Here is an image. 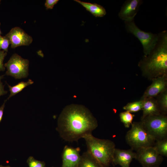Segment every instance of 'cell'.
Here are the masks:
<instances>
[{
    "mask_svg": "<svg viewBox=\"0 0 167 167\" xmlns=\"http://www.w3.org/2000/svg\"><path fill=\"white\" fill-rule=\"evenodd\" d=\"M136 156V152L132 149L123 150L116 148L112 164L113 165H118L122 167H130L131 162Z\"/></svg>",
    "mask_w": 167,
    "mask_h": 167,
    "instance_id": "cell-13",
    "label": "cell"
},
{
    "mask_svg": "<svg viewBox=\"0 0 167 167\" xmlns=\"http://www.w3.org/2000/svg\"><path fill=\"white\" fill-rule=\"evenodd\" d=\"M77 167H103L87 151L81 156L80 161Z\"/></svg>",
    "mask_w": 167,
    "mask_h": 167,
    "instance_id": "cell-16",
    "label": "cell"
},
{
    "mask_svg": "<svg viewBox=\"0 0 167 167\" xmlns=\"http://www.w3.org/2000/svg\"><path fill=\"white\" fill-rule=\"evenodd\" d=\"M87 151L103 167H108L112 164L115 150L114 143L108 139H100L92 133L85 135Z\"/></svg>",
    "mask_w": 167,
    "mask_h": 167,
    "instance_id": "cell-3",
    "label": "cell"
},
{
    "mask_svg": "<svg viewBox=\"0 0 167 167\" xmlns=\"http://www.w3.org/2000/svg\"><path fill=\"white\" fill-rule=\"evenodd\" d=\"M135 159L143 167L159 166L163 161L162 156L158 153L154 146L137 151Z\"/></svg>",
    "mask_w": 167,
    "mask_h": 167,
    "instance_id": "cell-8",
    "label": "cell"
},
{
    "mask_svg": "<svg viewBox=\"0 0 167 167\" xmlns=\"http://www.w3.org/2000/svg\"><path fill=\"white\" fill-rule=\"evenodd\" d=\"M127 132L126 141L133 150L154 146L156 140L143 126L141 121L134 122Z\"/></svg>",
    "mask_w": 167,
    "mask_h": 167,
    "instance_id": "cell-4",
    "label": "cell"
},
{
    "mask_svg": "<svg viewBox=\"0 0 167 167\" xmlns=\"http://www.w3.org/2000/svg\"><path fill=\"white\" fill-rule=\"evenodd\" d=\"M157 96L156 100L161 114L166 115L167 113V90Z\"/></svg>",
    "mask_w": 167,
    "mask_h": 167,
    "instance_id": "cell-18",
    "label": "cell"
},
{
    "mask_svg": "<svg viewBox=\"0 0 167 167\" xmlns=\"http://www.w3.org/2000/svg\"><path fill=\"white\" fill-rule=\"evenodd\" d=\"M11 44L9 39L6 36H0V50L7 52L8 51V48Z\"/></svg>",
    "mask_w": 167,
    "mask_h": 167,
    "instance_id": "cell-23",
    "label": "cell"
},
{
    "mask_svg": "<svg viewBox=\"0 0 167 167\" xmlns=\"http://www.w3.org/2000/svg\"><path fill=\"white\" fill-rule=\"evenodd\" d=\"M159 167V166H156V167Z\"/></svg>",
    "mask_w": 167,
    "mask_h": 167,
    "instance_id": "cell-31",
    "label": "cell"
},
{
    "mask_svg": "<svg viewBox=\"0 0 167 167\" xmlns=\"http://www.w3.org/2000/svg\"><path fill=\"white\" fill-rule=\"evenodd\" d=\"M135 115L127 111L121 112L119 114L121 121L126 128H129L132 123Z\"/></svg>",
    "mask_w": 167,
    "mask_h": 167,
    "instance_id": "cell-21",
    "label": "cell"
},
{
    "mask_svg": "<svg viewBox=\"0 0 167 167\" xmlns=\"http://www.w3.org/2000/svg\"><path fill=\"white\" fill-rule=\"evenodd\" d=\"M5 36L9 39L11 47L13 49L21 46L29 45L33 41L32 36L19 27L12 28Z\"/></svg>",
    "mask_w": 167,
    "mask_h": 167,
    "instance_id": "cell-9",
    "label": "cell"
},
{
    "mask_svg": "<svg viewBox=\"0 0 167 167\" xmlns=\"http://www.w3.org/2000/svg\"><path fill=\"white\" fill-rule=\"evenodd\" d=\"M155 46L138 63L144 76L150 79L167 75V32L158 34Z\"/></svg>",
    "mask_w": 167,
    "mask_h": 167,
    "instance_id": "cell-2",
    "label": "cell"
},
{
    "mask_svg": "<svg viewBox=\"0 0 167 167\" xmlns=\"http://www.w3.org/2000/svg\"><path fill=\"white\" fill-rule=\"evenodd\" d=\"M29 60L17 54H13L4 65L7 68L6 75L15 79L26 78L28 75Z\"/></svg>",
    "mask_w": 167,
    "mask_h": 167,
    "instance_id": "cell-7",
    "label": "cell"
},
{
    "mask_svg": "<svg viewBox=\"0 0 167 167\" xmlns=\"http://www.w3.org/2000/svg\"><path fill=\"white\" fill-rule=\"evenodd\" d=\"M6 101V100H5L2 105L0 107V122L2 120V118L3 115L4 109L5 106V104Z\"/></svg>",
    "mask_w": 167,
    "mask_h": 167,
    "instance_id": "cell-27",
    "label": "cell"
},
{
    "mask_svg": "<svg viewBox=\"0 0 167 167\" xmlns=\"http://www.w3.org/2000/svg\"><path fill=\"white\" fill-rule=\"evenodd\" d=\"M4 76V75H0V96L6 94L7 92V91L4 90V86L1 81Z\"/></svg>",
    "mask_w": 167,
    "mask_h": 167,
    "instance_id": "cell-26",
    "label": "cell"
},
{
    "mask_svg": "<svg viewBox=\"0 0 167 167\" xmlns=\"http://www.w3.org/2000/svg\"><path fill=\"white\" fill-rule=\"evenodd\" d=\"M0 25H1V23H0ZM1 33H1V32L0 28V36H1V34H2Z\"/></svg>",
    "mask_w": 167,
    "mask_h": 167,
    "instance_id": "cell-28",
    "label": "cell"
},
{
    "mask_svg": "<svg viewBox=\"0 0 167 167\" xmlns=\"http://www.w3.org/2000/svg\"><path fill=\"white\" fill-rule=\"evenodd\" d=\"M27 163L29 167H45L44 162L37 160L32 156L28 157Z\"/></svg>",
    "mask_w": 167,
    "mask_h": 167,
    "instance_id": "cell-22",
    "label": "cell"
},
{
    "mask_svg": "<svg viewBox=\"0 0 167 167\" xmlns=\"http://www.w3.org/2000/svg\"><path fill=\"white\" fill-rule=\"evenodd\" d=\"M59 1L58 0H46L45 6L47 9H52Z\"/></svg>",
    "mask_w": 167,
    "mask_h": 167,
    "instance_id": "cell-25",
    "label": "cell"
},
{
    "mask_svg": "<svg viewBox=\"0 0 167 167\" xmlns=\"http://www.w3.org/2000/svg\"><path fill=\"white\" fill-rule=\"evenodd\" d=\"M142 0H127L122 5L118 13L119 17L125 21L134 20V18L143 3Z\"/></svg>",
    "mask_w": 167,
    "mask_h": 167,
    "instance_id": "cell-11",
    "label": "cell"
},
{
    "mask_svg": "<svg viewBox=\"0 0 167 167\" xmlns=\"http://www.w3.org/2000/svg\"><path fill=\"white\" fill-rule=\"evenodd\" d=\"M96 118L84 106L72 104L62 110L58 119L56 130L66 141H77L98 126Z\"/></svg>",
    "mask_w": 167,
    "mask_h": 167,
    "instance_id": "cell-1",
    "label": "cell"
},
{
    "mask_svg": "<svg viewBox=\"0 0 167 167\" xmlns=\"http://www.w3.org/2000/svg\"><path fill=\"white\" fill-rule=\"evenodd\" d=\"M143 105V101L140 100L138 101L128 103L123 109L130 113L136 112L142 109Z\"/></svg>",
    "mask_w": 167,
    "mask_h": 167,
    "instance_id": "cell-20",
    "label": "cell"
},
{
    "mask_svg": "<svg viewBox=\"0 0 167 167\" xmlns=\"http://www.w3.org/2000/svg\"><path fill=\"white\" fill-rule=\"evenodd\" d=\"M141 100L143 101V114L141 120L148 116L161 114L156 100L154 98H148Z\"/></svg>",
    "mask_w": 167,
    "mask_h": 167,
    "instance_id": "cell-14",
    "label": "cell"
},
{
    "mask_svg": "<svg viewBox=\"0 0 167 167\" xmlns=\"http://www.w3.org/2000/svg\"><path fill=\"white\" fill-rule=\"evenodd\" d=\"M151 84L144 92L140 100L154 98L167 90V75L153 78Z\"/></svg>",
    "mask_w": 167,
    "mask_h": 167,
    "instance_id": "cell-10",
    "label": "cell"
},
{
    "mask_svg": "<svg viewBox=\"0 0 167 167\" xmlns=\"http://www.w3.org/2000/svg\"></svg>",
    "mask_w": 167,
    "mask_h": 167,
    "instance_id": "cell-33",
    "label": "cell"
},
{
    "mask_svg": "<svg viewBox=\"0 0 167 167\" xmlns=\"http://www.w3.org/2000/svg\"><path fill=\"white\" fill-rule=\"evenodd\" d=\"M154 146L159 155L167 156V138L156 141Z\"/></svg>",
    "mask_w": 167,
    "mask_h": 167,
    "instance_id": "cell-19",
    "label": "cell"
},
{
    "mask_svg": "<svg viewBox=\"0 0 167 167\" xmlns=\"http://www.w3.org/2000/svg\"><path fill=\"white\" fill-rule=\"evenodd\" d=\"M0 167H6V166H4L2 165H0Z\"/></svg>",
    "mask_w": 167,
    "mask_h": 167,
    "instance_id": "cell-29",
    "label": "cell"
},
{
    "mask_svg": "<svg viewBox=\"0 0 167 167\" xmlns=\"http://www.w3.org/2000/svg\"><path fill=\"white\" fill-rule=\"evenodd\" d=\"M34 82L31 79H29L27 82H21L17 84L11 86L7 83L10 92V94L6 100V101L11 97L21 91L24 89L27 86L32 84Z\"/></svg>",
    "mask_w": 167,
    "mask_h": 167,
    "instance_id": "cell-17",
    "label": "cell"
},
{
    "mask_svg": "<svg viewBox=\"0 0 167 167\" xmlns=\"http://www.w3.org/2000/svg\"><path fill=\"white\" fill-rule=\"evenodd\" d=\"M7 55V52L0 50V71H3L5 67L3 64V61L5 57Z\"/></svg>",
    "mask_w": 167,
    "mask_h": 167,
    "instance_id": "cell-24",
    "label": "cell"
},
{
    "mask_svg": "<svg viewBox=\"0 0 167 167\" xmlns=\"http://www.w3.org/2000/svg\"><path fill=\"white\" fill-rule=\"evenodd\" d=\"M74 1L81 5L87 11L95 17H102L106 14L105 9L103 6L97 3H92L79 0H75Z\"/></svg>",
    "mask_w": 167,
    "mask_h": 167,
    "instance_id": "cell-15",
    "label": "cell"
},
{
    "mask_svg": "<svg viewBox=\"0 0 167 167\" xmlns=\"http://www.w3.org/2000/svg\"><path fill=\"white\" fill-rule=\"evenodd\" d=\"M141 121L156 141L167 138V117L166 115L161 114L148 116Z\"/></svg>",
    "mask_w": 167,
    "mask_h": 167,
    "instance_id": "cell-5",
    "label": "cell"
},
{
    "mask_svg": "<svg viewBox=\"0 0 167 167\" xmlns=\"http://www.w3.org/2000/svg\"><path fill=\"white\" fill-rule=\"evenodd\" d=\"M80 151L79 147L74 148L65 146L62 154L61 167H77L81 158Z\"/></svg>",
    "mask_w": 167,
    "mask_h": 167,
    "instance_id": "cell-12",
    "label": "cell"
},
{
    "mask_svg": "<svg viewBox=\"0 0 167 167\" xmlns=\"http://www.w3.org/2000/svg\"><path fill=\"white\" fill-rule=\"evenodd\" d=\"M126 31L136 37L142 44L144 56L148 54L153 49L158 39V34L143 31L135 24L134 20L125 21Z\"/></svg>",
    "mask_w": 167,
    "mask_h": 167,
    "instance_id": "cell-6",
    "label": "cell"
},
{
    "mask_svg": "<svg viewBox=\"0 0 167 167\" xmlns=\"http://www.w3.org/2000/svg\"><path fill=\"white\" fill-rule=\"evenodd\" d=\"M6 167H10V166H6Z\"/></svg>",
    "mask_w": 167,
    "mask_h": 167,
    "instance_id": "cell-30",
    "label": "cell"
},
{
    "mask_svg": "<svg viewBox=\"0 0 167 167\" xmlns=\"http://www.w3.org/2000/svg\"><path fill=\"white\" fill-rule=\"evenodd\" d=\"M1 1L0 0V4Z\"/></svg>",
    "mask_w": 167,
    "mask_h": 167,
    "instance_id": "cell-32",
    "label": "cell"
}]
</instances>
